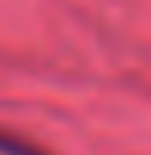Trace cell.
<instances>
[{
  "mask_svg": "<svg viewBox=\"0 0 151 155\" xmlns=\"http://www.w3.org/2000/svg\"><path fill=\"white\" fill-rule=\"evenodd\" d=\"M0 151L4 155H43V151H35L31 143H19V140H12V136H4V132H0Z\"/></svg>",
  "mask_w": 151,
  "mask_h": 155,
  "instance_id": "cell-1",
  "label": "cell"
}]
</instances>
